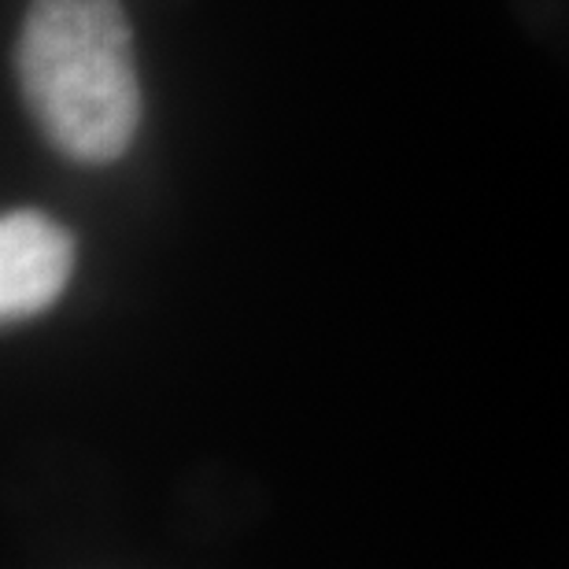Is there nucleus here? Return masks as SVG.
Instances as JSON below:
<instances>
[{
    "label": "nucleus",
    "mask_w": 569,
    "mask_h": 569,
    "mask_svg": "<svg viewBox=\"0 0 569 569\" xmlns=\"http://www.w3.org/2000/svg\"><path fill=\"white\" fill-rule=\"evenodd\" d=\"M19 93L52 152L104 167L141 130L133 33L119 0H30L16 41Z\"/></svg>",
    "instance_id": "f257e3e1"
},
{
    "label": "nucleus",
    "mask_w": 569,
    "mask_h": 569,
    "mask_svg": "<svg viewBox=\"0 0 569 569\" xmlns=\"http://www.w3.org/2000/svg\"><path fill=\"white\" fill-rule=\"evenodd\" d=\"M74 274V237L52 214L16 208L0 219V318L19 326L60 300Z\"/></svg>",
    "instance_id": "f03ea898"
}]
</instances>
